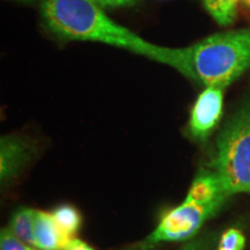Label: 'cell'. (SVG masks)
I'll use <instances>...</instances> for the list:
<instances>
[{
  "instance_id": "obj_4",
  "label": "cell",
  "mask_w": 250,
  "mask_h": 250,
  "mask_svg": "<svg viewBox=\"0 0 250 250\" xmlns=\"http://www.w3.org/2000/svg\"><path fill=\"white\" fill-rule=\"evenodd\" d=\"M227 199L201 205L184 201L182 204L167 212L159 223L158 226L143 243L144 248L161 242L184 241L193 237L201 229L206 220H208L223 208Z\"/></svg>"
},
{
  "instance_id": "obj_15",
  "label": "cell",
  "mask_w": 250,
  "mask_h": 250,
  "mask_svg": "<svg viewBox=\"0 0 250 250\" xmlns=\"http://www.w3.org/2000/svg\"><path fill=\"white\" fill-rule=\"evenodd\" d=\"M100 6H109V7H120V6H127L133 4L137 0H92Z\"/></svg>"
},
{
  "instance_id": "obj_13",
  "label": "cell",
  "mask_w": 250,
  "mask_h": 250,
  "mask_svg": "<svg viewBox=\"0 0 250 250\" xmlns=\"http://www.w3.org/2000/svg\"><path fill=\"white\" fill-rule=\"evenodd\" d=\"M0 250H39L31 248L29 245L21 241L19 237L9 230V228H2L0 233Z\"/></svg>"
},
{
  "instance_id": "obj_11",
  "label": "cell",
  "mask_w": 250,
  "mask_h": 250,
  "mask_svg": "<svg viewBox=\"0 0 250 250\" xmlns=\"http://www.w3.org/2000/svg\"><path fill=\"white\" fill-rule=\"evenodd\" d=\"M52 217L58 224V226L64 230L67 235L73 237L80 229L81 214L74 206L70 204L59 205L52 211Z\"/></svg>"
},
{
  "instance_id": "obj_19",
  "label": "cell",
  "mask_w": 250,
  "mask_h": 250,
  "mask_svg": "<svg viewBox=\"0 0 250 250\" xmlns=\"http://www.w3.org/2000/svg\"><path fill=\"white\" fill-rule=\"evenodd\" d=\"M143 250H148V249H146V248H144V249H143Z\"/></svg>"
},
{
  "instance_id": "obj_16",
  "label": "cell",
  "mask_w": 250,
  "mask_h": 250,
  "mask_svg": "<svg viewBox=\"0 0 250 250\" xmlns=\"http://www.w3.org/2000/svg\"><path fill=\"white\" fill-rule=\"evenodd\" d=\"M66 250H94L92 247L87 245L86 242L81 241L79 239H73L72 240L71 245L68 246Z\"/></svg>"
},
{
  "instance_id": "obj_1",
  "label": "cell",
  "mask_w": 250,
  "mask_h": 250,
  "mask_svg": "<svg viewBox=\"0 0 250 250\" xmlns=\"http://www.w3.org/2000/svg\"><path fill=\"white\" fill-rule=\"evenodd\" d=\"M46 27L68 41L98 42L167 65L193 81L189 48L162 46L117 23L92 0H44L41 7Z\"/></svg>"
},
{
  "instance_id": "obj_3",
  "label": "cell",
  "mask_w": 250,
  "mask_h": 250,
  "mask_svg": "<svg viewBox=\"0 0 250 250\" xmlns=\"http://www.w3.org/2000/svg\"><path fill=\"white\" fill-rule=\"evenodd\" d=\"M211 168L229 196L250 195V99L226 122L215 142Z\"/></svg>"
},
{
  "instance_id": "obj_12",
  "label": "cell",
  "mask_w": 250,
  "mask_h": 250,
  "mask_svg": "<svg viewBox=\"0 0 250 250\" xmlns=\"http://www.w3.org/2000/svg\"><path fill=\"white\" fill-rule=\"evenodd\" d=\"M246 246V237L237 228L225 230L219 237L217 250H243Z\"/></svg>"
},
{
  "instance_id": "obj_18",
  "label": "cell",
  "mask_w": 250,
  "mask_h": 250,
  "mask_svg": "<svg viewBox=\"0 0 250 250\" xmlns=\"http://www.w3.org/2000/svg\"><path fill=\"white\" fill-rule=\"evenodd\" d=\"M240 1H241L243 5L247 6V7L250 9V0H240Z\"/></svg>"
},
{
  "instance_id": "obj_14",
  "label": "cell",
  "mask_w": 250,
  "mask_h": 250,
  "mask_svg": "<svg viewBox=\"0 0 250 250\" xmlns=\"http://www.w3.org/2000/svg\"><path fill=\"white\" fill-rule=\"evenodd\" d=\"M219 237L217 234H205L188 242L181 250H217Z\"/></svg>"
},
{
  "instance_id": "obj_7",
  "label": "cell",
  "mask_w": 250,
  "mask_h": 250,
  "mask_svg": "<svg viewBox=\"0 0 250 250\" xmlns=\"http://www.w3.org/2000/svg\"><path fill=\"white\" fill-rule=\"evenodd\" d=\"M35 248L39 250H66L74 237L67 235L51 213L35 210L34 217Z\"/></svg>"
},
{
  "instance_id": "obj_2",
  "label": "cell",
  "mask_w": 250,
  "mask_h": 250,
  "mask_svg": "<svg viewBox=\"0 0 250 250\" xmlns=\"http://www.w3.org/2000/svg\"><path fill=\"white\" fill-rule=\"evenodd\" d=\"M188 48L193 81L225 89L250 67V28L213 34Z\"/></svg>"
},
{
  "instance_id": "obj_5",
  "label": "cell",
  "mask_w": 250,
  "mask_h": 250,
  "mask_svg": "<svg viewBox=\"0 0 250 250\" xmlns=\"http://www.w3.org/2000/svg\"><path fill=\"white\" fill-rule=\"evenodd\" d=\"M224 88L208 86L199 94L190 112L188 131L192 139L205 142L223 115Z\"/></svg>"
},
{
  "instance_id": "obj_10",
  "label": "cell",
  "mask_w": 250,
  "mask_h": 250,
  "mask_svg": "<svg viewBox=\"0 0 250 250\" xmlns=\"http://www.w3.org/2000/svg\"><path fill=\"white\" fill-rule=\"evenodd\" d=\"M239 1L240 0H203L206 11L221 26H229L234 22Z\"/></svg>"
},
{
  "instance_id": "obj_8",
  "label": "cell",
  "mask_w": 250,
  "mask_h": 250,
  "mask_svg": "<svg viewBox=\"0 0 250 250\" xmlns=\"http://www.w3.org/2000/svg\"><path fill=\"white\" fill-rule=\"evenodd\" d=\"M229 197L224 189L218 175L211 168H206L199 171L196 179L193 180L186 201L206 205L221 199H228Z\"/></svg>"
},
{
  "instance_id": "obj_17",
  "label": "cell",
  "mask_w": 250,
  "mask_h": 250,
  "mask_svg": "<svg viewBox=\"0 0 250 250\" xmlns=\"http://www.w3.org/2000/svg\"><path fill=\"white\" fill-rule=\"evenodd\" d=\"M13 1L17 2H21V4H33L35 0H13Z\"/></svg>"
},
{
  "instance_id": "obj_9",
  "label": "cell",
  "mask_w": 250,
  "mask_h": 250,
  "mask_svg": "<svg viewBox=\"0 0 250 250\" xmlns=\"http://www.w3.org/2000/svg\"><path fill=\"white\" fill-rule=\"evenodd\" d=\"M34 217L35 210L29 208H19L12 215L9 230L27 245L35 246L34 237Z\"/></svg>"
},
{
  "instance_id": "obj_6",
  "label": "cell",
  "mask_w": 250,
  "mask_h": 250,
  "mask_svg": "<svg viewBox=\"0 0 250 250\" xmlns=\"http://www.w3.org/2000/svg\"><path fill=\"white\" fill-rule=\"evenodd\" d=\"M34 146L30 140L17 134L0 139V181L2 186L17 179L33 158Z\"/></svg>"
}]
</instances>
